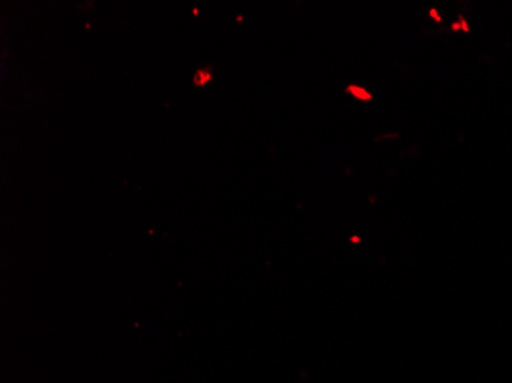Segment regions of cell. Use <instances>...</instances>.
Segmentation results:
<instances>
[{
	"mask_svg": "<svg viewBox=\"0 0 512 383\" xmlns=\"http://www.w3.org/2000/svg\"><path fill=\"white\" fill-rule=\"evenodd\" d=\"M347 92L353 95L355 99L361 100V102H370V100H373V95H371L367 89L361 88V86H348Z\"/></svg>",
	"mask_w": 512,
	"mask_h": 383,
	"instance_id": "obj_1",
	"label": "cell"
},
{
	"mask_svg": "<svg viewBox=\"0 0 512 383\" xmlns=\"http://www.w3.org/2000/svg\"><path fill=\"white\" fill-rule=\"evenodd\" d=\"M212 73L211 68H203L198 69L197 73L194 76V85L195 86H204L206 83L211 82Z\"/></svg>",
	"mask_w": 512,
	"mask_h": 383,
	"instance_id": "obj_2",
	"label": "cell"
}]
</instances>
